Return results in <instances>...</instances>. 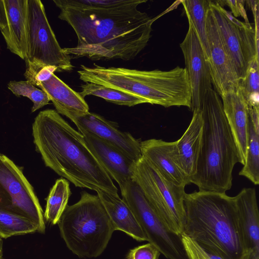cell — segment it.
Listing matches in <instances>:
<instances>
[{
	"mask_svg": "<svg viewBox=\"0 0 259 259\" xmlns=\"http://www.w3.org/2000/svg\"><path fill=\"white\" fill-rule=\"evenodd\" d=\"M182 238L188 259H224L202 248L184 234H182Z\"/></svg>",
	"mask_w": 259,
	"mask_h": 259,
	"instance_id": "32",
	"label": "cell"
},
{
	"mask_svg": "<svg viewBox=\"0 0 259 259\" xmlns=\"http://www.w3.org/2000/svg\"><path fill=\"white\" fill-rule=\"evenodd\" d=\"M3 241L1 238H0V259H3Z\"/></svg>",
	"mask_w": 259,
	"mask_h": 259,
	"instance_id": "37",
	"label": "cell"
},
{
	"mask_svg": "<svg viewBox=\"0 0 259 259\" xmlns=\"http://www.w3.org/2000/svg\"><path fill=\"white\" fill-rule=\"evenodd\" d=\"M67 117L75 123L81 134L89 133L99 138L136 162L142 156L141 142L130 133L119 131L116 123L90 112Z\"/></svg>",
	"mask_w": 259,
	"mask_h": 259,
	"instance_id": "12",
	"label": "cell"
},
{
	"mask_svg": "<svg viewBox=\"0 0 259 259\" xmlns=\"http://www.w3.org/2000/svg\"><path fill=\"white\" fill-rule=\"evenodd\" d=\"M77 71L83 82L96 83L138 96L148 103L164 107L186 106L192 90L186 69L177 66L168 71L140 70L122 67L92 68L81 65Z\"/></svg>",
	"mask_w": 259,
	"mask_h": 259,
	"instance_id": "5",
	"label": "cell"
},
{
	"mask_svg": "<svg viewBox=\"0 0 259 259\" xmlns=\"http://www.w3.org/2000/svg\"><path fill=\"white\" fill-rule=\"evenodd\" d=\"M55 71L57 69L53 66L26 64L24 76L27 81L37 87L39 83L49 79Z\"/></svg>",
	"mask_w": 259,
	"mask_h": 259,
	"instance_id": "31",
	"label": "cell"
},
{
	"mask_svg": "<svg viewBox=\"0 0 259 259\" xmlns=\"http://www.w3.org/2000/svg\"><path fill=\"white\" fill-rule=\"evenodd\" d=\"M37 87L47 94L59 114L68 117L89 112V106L84 98L54 73Z\"/></svg>",
	"mask_w": 259,
	"mask_h": 259,
	"instance_id": "19",
	"label": "cell"
},
{
	"mask_svg": "<svg viewBox=\"0 0 259 259\" xmlns=\"http://www.w3.org/2000/svg\"><path fill=\"white\" fill-rule=\"evenodd\" d=\"M142 156L165 179L180 186L190 184L180 162L176 141L151 139L141 142Z\"/></svg>",
	"mask_w": 259,
	"mask_h": 259,
	"instance_id": "15",
	"label": "cell"
},
{
	"mask_svg": "<svg viewBox=\"0 0 259 259\" xmlns=\"http://www.w3.org/2000/svg\"><path fill=\"white\" fill-rule=\"evenodd\" d=\"M8 88L17 97H25L33 102L32 112L48 104L50 101L45 92L36 88L27 80L11 81L8 83Z\"/></svg>",
	"mask_w": 259,
	"mask_h": 259,
	"instance_id": "29",
	"label": "cell"
},
{
	"mask_svg": "<svg viewBox=\"0 0 259 259\" xmlns=\"http://www.w3.org/2000/svg\"><path fill=\"white\" fill-rule=\"evenodd\" d=\"M33 142L45 165L76 187L118 195L112 179L84 137L53 109L40 111L32 124Z\"/></svg>",
	"mask_w": 259,
	"mask_h": 259,
	"instance_id": "2",
	"label": "cell"
},
{
	"mask_svg": "<svg viewBox=\"0 0 259 259\" xmlns=\"http://www.w3.org/2000/svg\"><path fill=\"white\" fill-rule=\"evenodd\" d=\"M183 234L224 259H246V247L235 196L226 193L194 191L184 197Z\"/></svg>",
	"mask_w": 259,
	"mask_h": 259,
	"instance_id": "3",
	"label": "cell"
},
{
	"mask_svg": "<svg viewBox=\"0 0 259 259\" xmlns=\"http://www.w3.org/2000/svg\"><path fill=\"white\" fill-rule=\"evenodd\" d=\"M26 32V64L53 66L58 72L72 70L71 59L58 42L39 0H27Z\"/></svg>",
	"mask_w": 259,
	"mask_h": 259,
	"instance_id": "8",
	"label": "cell"
},
{
	"mask_svg": "<svg viewBox=\"0 0 259 259\" xmlns=\"http://www.w3.org/2000/svg\"><path fill=\"white\" fill-rule=\"evenodd\" d=\"M207 0H183L182 3L189 24L194 29L203 48L207 60L208 46L206 32V18L209 8Z\"/></svg>",
	"mask_w": 259,
	"mask_h": 259,
	"instance_id": "23",
	"label": "cell"
},
{
	"mask_svg": "<svg viewBox=\"0 0 259 259\" xmlns=\"http://www.w3.org/2000/svg\"><path fill=\"white\" fill-rule=\"evenodd\" d=\"M7 17V28L1 31L7 48L25 60L27 40L26 19L27 0H4Z\"/></svg>",
	"mask_w": 259,
	"mask_h": 259,
	"instance_id": "18",
	"label": "cell"
},
{
	"mask_svg": "<svg viewBox=\"0 0 259 259\" xmlns=\"http://www.w3.org/2000/svg\"><path fill=\"white\" fill-rule=\"evenodd\" d=\"M0 208L28 219L44 233V213L33 187L21 169L9 158L0 157Z\"/></svg>",
	"mask_w": 259,
	"mask_h": 259,
	"instance_id": "11",
	"label": "cell"
},
{
	"mask_svg": "<svg viewBox=\"0 0 259 259\" xmlns=\"http://www.w3.org/2000/svg\"><path fill=\"white\" fill-rule=\"evenodd\" d=\"M115 231L126 233L138 241L148 239L127 204L118 195L106 192H97Z\"/></svg>",
	"mask_w": 259,
	"mask_h": 259,
	"instance_id": "22",
	"label": "cell"
},
{
	"mask_svg": "<svg viewBox=\"0 0 259 259\" xmlns=\"http://www.w3.org/2000/svg\"><path fill=\"white\" fill-rule=\"evenodd\" d=\"M199 109L203 120L200 148L190 183L199 191L226 193L232 187L233 168L240 161L236 144L215 90L205 92Z\"/></svg>",
	"mask_w": 259,
	"mask_h": 259,
	"instance_id": "4",
	"label": "cell"
},
{
	"mask_svg": "<svg viewBox=\"0 0 259 259\" xmlns=\"http://www.w3.org/2000/svg\"><path fill=\"white\" fill-rule=\"evenodd\" d=\"M192 111L189 125L181 138L176 141L181 166L190 183L196 171L203 124L200 109H195Z\"/></svg>",
	"mask_w": 259,
	"mask_h": 259,
	"instance_id": "21",
	"label": "cell"
},
{
	"mask_svg": "<svg viewBox=\"0 0 259 259\" xmlns=\"http://www.w3.org/2000/svg\"><path fill=\"white\" fill-rule=\"evenodd\" d=\"M208 63L212 84L221 97L238 88L239 79L221 39L210 7L206 18Z\"/></svg>",
	"mask_w": 259,
	"mask_h": 259,
	"instance_id": "14",
	"label": "cell"
},
{
	"mask_svg": "<svg viewBox=\"0 0 259 259\" xmlns=\"http://www.w3.org/2000/svg\"><path fill=\"white\" fill-rule=\"evenodd\" d=\"M248 136L245 161L239 175L257 185L259 184V127L254 125L249 116Z\"/></svg>",
	"mask_w": 259,
	"mask_h": 259,
	"instance_id": "26",
	"label": "cell"
},
{
	"mask_svg": "<svg viewBox=\"0 0 259 259\" xmlns=\"http://www.w3.org/2000/svg\"><path fill=\"white\" fill-rule=\"evenodd\" d=\"M2 155V154L1 153V152H0V157H1V156Z\"/></svg>",
	"mask_w": 259,
	"mask_h": 259,
	"instance_id": "38",
	"label": "cell"
},
{
	"mask_svg": "<svg viewBox=\"0 0 259 259\" xmlns=\"http://www.w3.org/2000/svg\"><path fill=\"white\" fill-rule=\"evenodd\" d=\"M209 7L239 80L245 76L251 63L258 58V35L251 25L238 20L215 1H210Z\"/></svg>",
	"mask_w": 259,
	"mask_h": 259,
	"instance_id": "10",
	"label": "cell"
},
{
	"mask_svg": "<svg viewBox=\"0 0 259 259\" xmlns=\"http://www.w3.org/2000/svg\"><path fill=\"white\" fill-rule=\"evenodd\" d=\"M246 259H259V254L250 252Z\"/></svg>",
	"mask_w": 259,
	"mask_h": 259,
	"instance_id": "36",
	"label": "cell"
},
{
	"mask_svg": "<svg viewBox=\"0 0 259 259\" xmlns=\"http://www.w3.org/2000/svg\"><path fill=\"white\" fill-rule=\"evenodd\" d=\"M8 22L6 8L4 0H0V30H5L7 27Z\"/></svg>",
	"mask_w": 259,
	"mask_h": 259,
	"instance_id": "35",
	"label": "cell"
},
{
	"mask_svg": "<svg viewBox=\"0 0 259 259\" xmlns=\"http://www.w3.org/2000/svg\"><path fill=\"white\" fill-rule=\"evenodd\" d=\"M38 232L37 226L27 218L0 208V238Z\"/></svg>",
	"mask_w": 259,
	"mask_h": 259,
	"instance_id": "27",
	"label": "cell"
},
{
	"mask_svg": "<svg viewBox=\"0 0 259 259\" xmlns=\"http://www.w3.org/2000/svg\"><path fill=\"white\" fill-rule=\"evenodd\" d=\"M147 1L106 10L61 7L58 18L73 29L77 44L63 51L71 59L92 60L135 58L147 46L154 19L137 7Z\"/></svg>",
	"mask_w": 259,
	"mask_h": 259,
	"instance_id": "1",
	"label": "cell"
},
{
	"mask_svg": "<svg viewBox=\"0 0 259 259\" xmlns=\"http://www.w3.org/2000/svg\"><path fill=\"white\" fill-rule=\"evenodd\" d=\"M81 91L79 93L83 98L88 95H94L117 105L134 106L147 101L138 96L106 87L98 84L87 82L80 86Z\"/></svg>",
	"mask_w": 259,
	"mask_h": 259,
	"instance_id": "25",
	"label": "cell"
},
{
	"mask_svg": "<svg viewBox=\"0 0 259 259\" xmlns=\"http://www.w3.org/2000/svg\"><path fill=\"white\" fill-rule=\"evenodd\" d=\"M68 248L79 257H97L104 252L114 228L99 196L85 191L67 205L58 223Z\"/></svg>",
	"mask_w": 259,
	"mask_h": 259,
	"instance_id": "6",
	"label": "cell"
},
{
	"mask_svg": "<svg viewBox=\"0 0 259 259\" xmlns=\"http://www.w3.org/2000/svg\"><path fill=\"white\" fill-rule=\"evenodd\" d=\"M245 1L244 0H227L215 2L222 7L225 5H227L231 9L234 17H241L246 25H250L244 8Z\"/></svg>",
	"mask_w": 259,
	"mask_h": 259,
	"instance_id": "34",
	"label": "cell"
},
{
	"mask_svg": "<svg viewBox=\"0 0 259 259\" xmlns=\"http://www.w3.org/2000/svg\"><path fill=\"white\" fill-rule=\"evenodd\" d=\"M89 149L120 189L133 181L136 161L99 138L83 133Z\"/></svg>",
	"mask_w": 259,
	"mask_h": 259,
	"instance_id": "16",
	"label": "cell"
},
{
	"mask_svg": "<svg viewBox=\"0 0 259 259\" xmlns=\"http://www.w3.org/2000/svg\"><path fill=\"white\" fill-rule=\"evenodd\" d=\"M224 112L244 165L248 145L249 112L247 103L240 89L229 91L221 97Z\"/></svg>",
	"mask_w": 259,
	"mask_h": 259,
	"instance_id": "17",
	"label": "cell"
},
{
	"mask_svg": "<svg viewBox=\"0 0 259 259\" xmlns=\"http://www.w3.org/2000/svg\"><path fill=\"white\" fill-rule=\"evenodd\" d=\"M160 252L152 244L138 246L131 249L126 259H159Z\"/></svg>",
	"mask_w": 259,
	"mask_h": 259,
	"instance_id": "33",
	"label": "cell"
},
{
	"mask_svg": "<svg viewBox=\"0 0 259 259\" xmlns=\"http://www.w3.org/2000/svg\"><path fill=\"white\" fill-rule=\"evenodd\" d=\"M133 180L166 226L181 235L186 220L185 187L167 181L142 156L136 162Z\"/></svg>",
	"mask_w": 259,
	"mask_h": 259,
	"instance_id": "7",
	"label": "cell"
},
{
	"mask_svg": "<svg viewBox=\"0 0 259 259\" xmlns=\"http://www.w3.org/2000/svg\"><path fill=\"white\" fill-rule=\"evenodd\" d=\"M235 198L246 248L249 252L259 254V213L255 190L244 188Z\"/></svg>",
	"mask_w": 259,
	"mask_h": 259,
	"instance_id": "20",
	"label": "cell"
},
{
	"mask_svg": "<svg viewBox=\"0 0 259 259\" xmlns=\"http://www.w3.org/2000/svg\"><path fill=\"white\" fill-rule=\"evenodd\" d=\"M120 190L122 200L131 209L148 242L168 259H188L182 234L166 226L139 186L133 180Z\"/></svg>",
	"mask_w": 259,
	"mask_h": 259,
	"instance_id": "9",
	"label": "cell"
},
{
	"mask_svg": "<svg viewBox=\"0 0 259 259\" xmlns=\"http://www.w3.org/2000/svg\"><path fill=\"white\" fill-rule=\"evenodd\" d=\"M71 191L68 181L65 179H58L50 190L47 198L44 217L52 225L58 224L67 206Z\"/></svg>",
	"mask_w": 259,
	"mask_h": 259,
	"instance_id": "24",
	"label": "cell"
},
{
	"mask_svg": "<svg viewBox=\"0 0 259 259\" xmlns=\"http://www.w3.org/2000/svg\"><path fill=\"white\" fill-rule=\"evenodd\" d=\"M137 0H54L59 8L61 7L81 10H106L128 6Z\"/></svg>",
	"mask_w": 259,
	"mask_h": 259,
	"instance_id": "30",
	"label": "cell"
},
{
	"mask_svg": "<svg viewBox=\"0 0 259 259\" xmlns=\"http://www.w3.org/2000/svg\"><path fill=\"white\" fill-rule=\"evenodd\" d=\"M239 88L248 108L259 109L258 58L250 64L245 76L239 80Z\"/></svg>",
	"mask_w": 259,
	"mask_h": 259,
	"instance_id": "28",
	"label": "cell"
},
{
	"mask_svg": "<svg viewBox=\"0 0 259 259\" xmlns=\"http://www.w3.org/2000/svg\"><path fill=\"white\" fill-rule=\"evenodd\" d=\"M180 46L192 90L191 110L192 111L199 108L205 92L212 89L210 70L200 40L190 24Z\"/></svg>",
	"mask_w": 259,
	"mask_h": 259,
	"instance_id": "13",
	"label": "cell"
}]
</instances>
